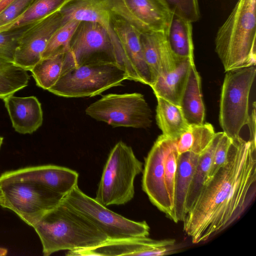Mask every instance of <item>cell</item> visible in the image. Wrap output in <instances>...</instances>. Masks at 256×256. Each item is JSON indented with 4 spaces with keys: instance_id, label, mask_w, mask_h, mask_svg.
<instances>
[{
    "instance_id": "cell-1",
    "label": "cell",
    "mask_w": 256,
    "mask_h": 256,
    "mask_svg": "<svg viewBox=\"0 0 256 256\" xmlns=\"http://www.w3.org/2000/svg\"><path fill=\"white\" fill-rule=\"evenodd\" d=\"M256 144L232 139L227 162L205 184L183 221L193 244L208 240L236 221L256 194Z\"/></svg>"
},
{
    "instance_id": "cell-2",
    "label": "cell",
    "mask_w": 256,
    "mask_h": 256,
    "mask_svg": "<svg viewBox=\"0 0 256 256\" xmlns=\"http://www.w3.org/2000/svg\"><path fill=\"white\" fill-rule=\"evenodd\" d=\"M33 228L44 256L60 250L90 248L108 240L93 224L62 200L44 214Z\"/></svg>"
},
{
    "instance_id": "cell-3",
    "label": "cell",
    "mask_w": 256,
    "mask_h": 256,
    "mask_svg": "<svg viewBox=\"0 0 256 256\" xmlns=\"http://www.w3.org/2000/svg\"><path fill=\"white\" fill-rule=\"evenodd\" d=\"M256 0H238L215 38L225 72L255 66Z\"/></svg>"
},
{
    "instance_id": "cell-4",
    "label": "cell",
    "mask_w": 256,
    "mask_h": 256,
    "mask_svg": "<svg viewBox=\"0 0 256 256\" xmlns=\"http://www.w3.org/2000/svg\"><path fill=\"white\" fill-rule=\"evenodd\" d=\"M142 164L130 146L118 142L108 155L95 199L106 206L130 201L134 195V180L142 172Z\"/></svg>"
},
{
    "instance_id": "cell-5",
    "label": "cell",
    "mask_w": 256,
    "mask_h": 256,
    "mask_svg": "<svg viewBox=\"0 0 256 256\" xmlns=\"http://www.w3.org/2000/svg\"><path fill=\"white\" fill-rule=\"evenodd\" d=\"M128 80L126 72L116 64L97 62L72 68L62 74L48 90L65 98L94 96L122 85Z\"/></svg>"
},
{
    "instance_id": "cell-6",
    "label": "cell",
    "mask_w": 256,
    "mask_h": 256,
    "mask_svg": "<svg viewBox=\"0 0 256 256\" xmlns=\"http://www.w3.org/2000/svg\"><path fill=\"white\" fill-rule=\"evenodd\" d=\"M256 68L250 66L226 72L220 103L219 122L223 132L233 139L240 136L249 117V98Z\"/></svg>"
},
{
    "instance_id": "cell-7",
    "label": "cell",
    "mask_w": 256,
    "mask_h": 256,
    "mask_svg": "<svg viewBox=\"0 0 256 256\" xmlns=\"http://www.w3.org/2000/svg\"><path fill=\"white\" fill-rule=\"evenodd\" d=\"M62 201L86 218L110 240L147 237L150 226L118 214L82 192L76 186Z\"/></svg>"
},
{
    "instance_id": "cell-8",
    "label": "cell",
    "mask_w": 256,
    "mask_h": 256,
    "mask_svg": "<svg viewBox=\"0 0 256 256\" xmlns=\"http://www.w3.org/2000/svg\"><path fill=\"white\" fill-rule=\"evenodd\" d=\"M0 206L14 212L32 227L48 211L56 207L64 196L32 180H12L0 184Z\"/></svg>"
},
{
    "instance_id": "cell-9",
    "label": "cell",
    "mask_w": 256,
    "mask_h": 256,
    "mask_svg": "<svg viewBox=\"0 0 256 256\" xmlns=\"http://www.w3.org/2000/svg\"><path fill=\"white\" fill-rule=\"evenodd\" d=\"M85 112L114 128H146L152 123L151 110L144 95L138 92L104 95L91 104Z\"/></svg>"
},
{
    "instance_id": "cell-10",
    "label": "cell",
    "mask_w": 256,
    "mask_h": 256,
    "mask_svg": "<svg viewBox=\"0 0 256 256\" xmlns=\"http://www.w3.org/2000/svg\"><path fill=\"white\" fill-rule=\"evenodd\" d=\"M97 62L118 65L114 43L100 24L81 21L70 40L69 50L64 54L62 74L82 64Z\"/></svg>"
},
{
    "instance_id": "cell-11",
    "label": "cell",
    "mask_w": 256,
    "mask_h": 256,
    "mask_svg": "<svg viewBox=\"0 0 256 256\" xmlns=\"http://www.w3.org/2000/svg\"><path fill=\"white\" fill-rule=\"evenodd\" d=\"M176 141L162 134L160 136L145 158L142 172L143 190L151 202L174 222V208L164 180V162L167 154Z\"/></svg>"
},
{
    "instance_id": "cell-12",
    "label": "cell",
    "mask_w": 256,
    "mask_h": 256,
    "mask_svg": "<svg viewBox=\"0 0 256 256\" xmlns=\"http://www.w3.org/2000/svg\"><path fill=\"white\" fill-rule=\"evenodd\" d=\"M111 12L140 34L165 32L172 13L163 0H107Z\"/></svg>"
},
{
    "instance_id": "cell-13",
    "label": "cell",
    "mask_w": 256,
    "mask_h": 256,
    "mask_svg": "<svg viewBox=\"0 0 256 256\" xmlns=\"http://www.w3.org/2000/svg\"><path fill=\"white\" fill-rule=\"evenodd\" d=\"M112 28L119 42L123 68L128 80L151 86L148 68L144 60L140 42V33L118 16L110 11Z\"/></svg>"
},
{
    "instance_id": "cell-14",
    "label": "cell",
    "mask_w": 256,
    "mask_h": 256,
    "mask_svg": "<svg viewBox=\"0 0 256 256\" xmlns=\"http://www.w3.org/2000/svg\"><path fill=\"white\" fill-rule=\"evenodd\" d=\"M66 22L58 10L32 24L20 40L14 62L30 70L42 59V54L52 34Z\"/></svg>"
},
{
    "instance_id": "cell-15",
    "label": "cell",
    "mask_w": 256,
    "mask_h": 256,
    "mask_svg": "<svg viewBox=\"0 0 256 256\" xmlns=\"http://www.w3.org/2000/svg\"><path fill=\"white\" fill-rule=\"evenodd\" d=\"M78 174L70 168L52 164L32 166L5 172L0 184L12 180L39 182L64 196L78 186Z\"/></svg>"
},
{
    "instance_id": "cell-16",
    "label": "cell",
    "mask_w": 256,
    "mask_h": 256,
    "mask_svg": "<svg viewBox=\"0 0 256 256\" xmlns=\"http://www.w3.org/2000/svg\"><path fill=\"white\" fill-rule=\"evenodd\" d=\"M174 240H154L147 237L107 240L90 248L68 251L69 256H163Z\"/></svg>"
},
{
    "instance_id": "cell-17",
    "label": "cell",
    "mask_w": 256,
    "mask_h": 256,
    "mask_svg": "<svg viewBox=\"0 0 256 256\" xmlns=\"http://www.w3.org/2000/svg\"><path fill=\"white\" fill-rule=\"evenodd\" d=\"M140 38L144 57L150 74L151 86L158 76L174 69L180 58L173 54L164 32L140 34Z\"/></svg>"
},
{
    "instance_id": "cell-18",
    "label": "cell",
    "mask_w": 256,
    "mask_h": 256,
    "mask_svg": "<svg viewBox=\"0 0 256 256\" xmlns=\"http://www.w3.org/2000/svg\"><path fill=\"white\" fill-rule=\"evenodd\" d=\"M66 21L75 20L98 23L109 32L114 43L116 54L121 50L110 24V10L107 0H70L60 10Z\"/></svg>"
},
{
    "instance_id": "cell-19",
    "label": "cell",
    "mask_w": 256,
    "mask_h": 256,
    "mask_svg": "<svg viewBox=\"0 0 256 256\" xmlns=\"http://www.w3.org/2000/svg\"><path fill=\"white\" fill-rule=\"evenodd\" d=\"M3 100L12 127L18 132L31 134L42 126V110L36 96L18 97L12 94Z\"/></svg>"
},
{
    "instance_id": "cell-20",
    "label": "cell",
    "mask_w": 256,
    "mask_h": 256,
    "mask_svg": "<svg viewBox=\"0 0 256 256\" xmlns=\"http://www.w3.org/2000/svg\"><path fill=\"white\" fill-rule=\"evenodd\" d=\"M180 106L189 125L205 122L206 112L202 96L201 78L194 62L190 68Z\"/></svg>"
},
{
    "instance_id": "cell-21",
    "label": "cell",
    "mask_w": 256,
    "mask_h": 256,
    "mask_svg": "<svg viewBox=\"0 0 256 256\" xmlns=\"http://www.w3.org/2000/svg\"><path fill=\"white\" fill-rule=\"evenodd\" d=\"M199 156L192 152L179 155L174 198V222H183L186 216V200Z\"/></svg>"
},
{
    "instance_id": "cell-22",
    "label": "cell",
    "mask_w": 256,
    "mask_h": 256,
    "mask_svg": "<svg viewBox=\"0 0 256 256\" xmlns=\"http://www.w3.org/2000/svg\"><path fill=\"white\" fill-rule=\"evenodd\" d=\"M194 59L180 58L173 70L158 76L150 86L156 97L180 106L190 64Z\"/></svg>"
},
{
    "instance_id": "cell-23",
    "label": "cell",
    "mask_w": 256,
    "mask_h": 256,
    "mask_svg": "<svg viewBox=\"0 0 256 256\" xmlns=\"http://www.w3.org/2000/svg\"><path fill=\"white\" fill-rule=\"evenodd\" d=\"M164 33L170 47L176 58L194 59L191 22L172 14L170 23Z\"/></svg>"
},
{
    "instance_id": "cell-24",
    "label": "cell",
    "mask_w": 256,
    "mask_h": 256,
    "mask_svg": "<svg viewBox=\"0 0 256 256\" xmlns=\"http://www.w3.org/2000/svg\"><path fill=\"white\" fill-rule=\"evenodd\" d=\"M156 120L162 134L175 140L190 126L180 106L156 97Z\"/></svg>"
},
{
    "instance_id": "cell-25",
    "label": "cell",
    "mask_w": 256,
    "mask_h": 256,
    "mask_svg": "<svg viewBox=\"0 0 256 256\" xmlns=\"http://www.w3.org/2000/svg\"><path fill=\"white\" fill-rule=\"evenodd\" d=\"M223 134V132L216 133L210 144L200 155L186 200V214L195 204L206 182L214 150Z\"/></svg>"
},
{
    "instance_id": "cell-26",
    "label": "cell",
    "mask_w": 256,
    "mask_h": 256,
    "mask_svg": "<svg viewBox=\"0 0 256 256\" xmlns=\"http://www.w3.org/2000/svg\"><path fill=\"white\" fill-rule=\"evenodd\" d=\"M216 133L213 126L209 123L190 125L176 141L178 154L192 152L200 155L210 144Z\"/></svg>"
},
{
    "instance_id": "cell-27",
    "label": "cell",
    "mask_w": 256,
    "mask_h": 256,
    "mask_svg": "<svg viewBox=\"0 0 256 256\" xmlns=\"http://www.w3.org/2000/svg\"><path fill=\"white\" fill-rule=\"evenodd\" d=\"M70 0H33L18 18L0 28V32L32 24L58 11Z\"/></svg>"
},
{
    "instance_id": "cell-28",
    "label": "cell",
    "mask_w": 256,
    "mask_h": 256,
    "mask_svg": "<svg viewBox=\"0 0 256 256\" xmlns=\"http://www.w3.org/2000/svg\"><path fill=\"white\" fill-rule=\"evenodd\" d=\"M30 78L27 70L0 57V99L26 86Z\"/></svg>"
},
{
    "instance_id": "cell-29",
    "label": "cell",
    "mask_w": 256,
    "mask_h": 256,
    "mask_svg": "<svg viewBox=\"0 0 256 256\" xmlns=\"http://www.w3.org/2000/svg\"><path fill=\"white\" fill-rule=\"evenodd\" d=\"M64 54L42 58L30 70L36 85L48 90L60 76Z\"/></svg>"
},
{
    "instance_id": "cell-30",
    "label": "cell",
    "mask_w": 256,
    "mask_h": 256,
    "mask_svg": "<svg viewBox=\"0 0 256 256\" xmlns=\"http://www.w3.org/2000/svg\"><path fill=\"white\" fill-rule=\"evenodd\" d=\"M80 21L70 20L59 28L50 39L42 58L65 54L69 50L70 44Z\"/></svg>"
},
{
    "instance_id": "cell-31",
    "label": "cell",
    "mask_w": 256,
    "mask_h": 256,
    "mask_svg": "<svg viewBox=\"0 0 256 256\" xmlns=\"http://www.w3.org/2000/svg\"><path fill=\"white\" fill-rule=\"evenodd\" d=\"M30 25L0 32V57L14 62L16 50L24 32Z\"/></svg>"
},
{
    "instance_id": "cell-32",
    "label": "cell",
    "mask_w": 256,
    "mask_h": 256,
    "mask_svg": "<svg viewBox=\"0 0 256 256\" xmlns=\"http://www.w3.org/2000/svg\"><path fill=\"white\" fill-rule=\"evenodd\" d=\"M172 14L192 22L200 18L198 0H163Z\"/></svg>"
},
{
    "instance_id": "cell-33",
    "label": "cell",
    "mask_w": 256,
    "mask_h": 256,
    "mask_svg": "<svg viewBox=\"0 0 256 256\" xmlns=\"http://www.w3.org/2000/svg\"><path fill=\"white\" fill-rule=\"evenodd\" d=\"M178 156L179 154L176 150V142L167 154L164 162L165 183L174 209L175 184Z\"/></svg>"
},
{
    "instance_id": "cell-34",
    "label": "cell",
    "mask_w": 256,
    "mask_h": 256,
    "mask_svg": "<svg viewBox=\"0 0 256 256\" xmlns=\"http://www.w3.org/2000/svg\"><path fill=\"white\" fill-rule=\"evenodd\" d=\"M232 142V138L224 132L214 150L206 184L226 164Z\"/></svg>"
},
{
    "instance_id": "cell-35",
    "label": "cell",
    "mask_w": 256,
    "mask_h": 256,
    "mask_svg": "<svg viewBox=\"0 0 256 256\" xmlns=\"http://www.w3.org/2000/svg\"><path fill=\"white\" fill-rule=\"evenodd\" d=\"M33 0H15L0 13V28L20 16Z\"/></svg>"
},
{
    "instance_id": "cell-36",
    "label": "cell",
    "mask_w": 256,
    "mask_h": 256,
    "mask_svg": "<svg viewBox=\"0 0 256 256\" xmlns=\"http://www.w3.org/2000/svg\"><path fill=\"white\" fill-rule=\"evenodd\" d=\"M256 102L252 104V110L250 114L248 122L246 125L248 126L250 132V138L248 140L252 144H256Z\"/></svg>"
},
{
    "instance_id": "cell-37",
    "label": "cell",
    "mask_w": 256,
    "mask_h": 256,
    "mask_svg": "<svg viewBox=\"0 0 256 256\" xmlns=\"http://www.w3.org/2000/svg\"><path fill=\"white\" fill-rule=\"evenodd\" d=\"M15 0H0V13Z\"/></svg>"
},
{
    "instance_id": "cell-38",
    "label": "cell",
    "mask_w": 256,
    "mask_h": 256,
    "mask_svg": "<svg viewBox=\"0 0 256 256\" xmlns=\"http://www.w3.org/2000/svg\"><path fill=\"white\" fill-rule=\"evenodd\" d=\"M8 254V250L3 248H0V256H4Z\"/></svg>"
},
{
    "instance_id": "cell-39",
    "label": "cell",
    "mask_w": 256,
    "mask_h": 256,
    "mask_svg": "<svg viewBox=\"0 0 256 256\" xmlns=\"http://www.w3.org/2000/svg\"><path fill=\"white\" fill-rule=\"evenodd\" d=\"M3 140H4L2 136H0V149L1 146L2 145V142H3Z\"/></svg>"
},
{
    "instance_id": "cell-40",
    "label": "cell",
    "mask_w": 256,
    "mask_h": 256,
    "mask_svg": "<svg viewBox=\"0 0 256 256\" xmlns=\"http://www.w3.org/2000/svg\"><path fill=\"white\" fill-rule=\"evenodd\" d=\"M2 196L1 192H0V205L2 204Z\"/></svg>"
}]
</instances>
